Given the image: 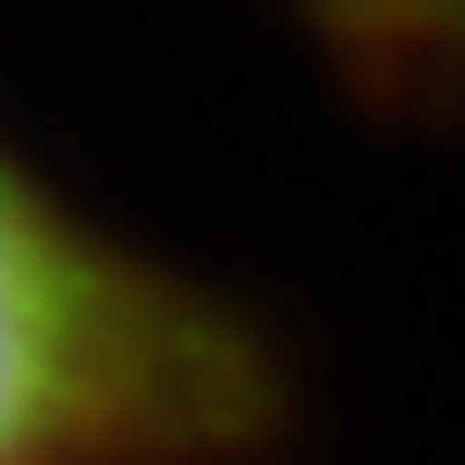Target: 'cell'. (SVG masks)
<instances>
[{
	"label": "cell",
	"mask_w": 465,
	"mask_h": 465,
	"mask_svg": "<svg viewBox=\"0 0 465 465\" xmlns=\"http://www.w3.org/2000/svg\"><path fill=\"white\" fill-rule=\"evenodd\" d=\"M361 76H456L465 0H313Z\"/></svg>",
	"instance_id": "cell-2"
},
{
	"label": "cell",
	"mask_w": 465,
	"mask_h": 465,
	"mask_svg": "<svg viewBox=\"0 0 465 465\" xmlns=\"http://www.w3.org/2000/svg\"><path fill=\"white\" fill-rule=\"evenodd\" d=\"M276 418L247 313L76 219L0 143V465H257Z\"/></svg>",
	"instance_id": "cell-1"
}]
</instances>
